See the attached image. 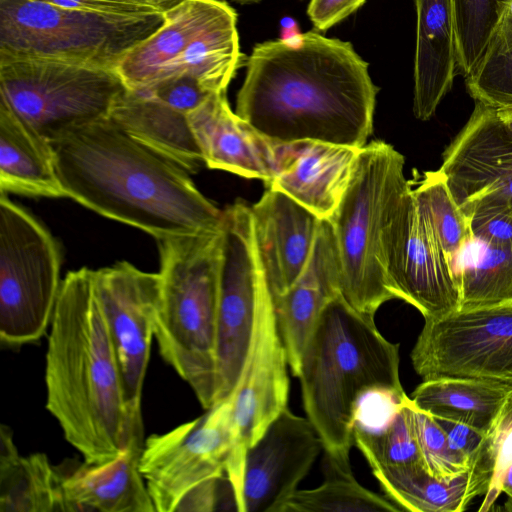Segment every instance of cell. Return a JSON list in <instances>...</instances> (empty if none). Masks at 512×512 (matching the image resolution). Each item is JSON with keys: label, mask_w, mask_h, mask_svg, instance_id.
I'll return each mask as SVG.
<instances>
[{"label": "cell", "mask_w": 512, "mask_h": 512, "mask_svg": "<svg viewBox=\"0 0 512 512\" xmlns=\"http://www.w3.org/2000/svg\"><path fill=\"white\" fill-rule=\"evenodd\" d=\"M245 66L236 113L266 138L366 145L379 87L351 42L317 31L296 43L268 40Z\"/></svg>", "instance_id": "6da1fadb"}, {"label": "cell", "mask_w": 512, "mask_h": 512, "mask_svg": "<svg viewBox=\"0 0 512 512\" xmlns=\"http://www.w3.org/2000/svg\"><path fill=\"white\" fill-rule=\"evenodd\" d=\"M68 197L156 240L216 231L220 211L183 167L139 143L109 118L52 142Z\"/></svg>", "instance_id": "7a4b0ae2"}, {"label": "cell", "mask_w": 512, "mask_h": 512, "mask_svg": "<svg viewBox=\"0 0 512 512\" xmlns=\"http://www.w3.org/2000/svg\"><path fill=\"white\" fill-rule=\"evenodd\" d=\"M93 270L67 273L51 319L45 365L46 408L89 464L119 456L144 431L129 409L92 282Z\"/></svg>", "instance_id": "3957f363"}, {"label": "cell", "mask_w": 512, "mask_h": 512, "mask_svg": "<svg viewBox=\"0 0 512 512\" xmlns=\"http://www.w3.org/2000/svg\"><path fill=\"white\" fill-rule=\"evenodd\" d=\"M297 377L306 416L324 451L347 459L363 395L371 390L406 395L399 375V345L380 333L374 317L356 311L341 294L323 308Z\"/></svg>", "instance_id": "277c9868"}, {"label": "cell", "mask_w": 512, "mask_h": 512, "mask_svg": "<svg viewBox=\"0 0 512 512\" xmlns=\"http://www.w3.org/2000/svg\"><path fill=\"white\" fill-rule=\"evenodd\" d=\"M223 224V223H222ZM160 300L154 337L162 358L206 410L216 403L222 227L157 240Z\"/></svg>", "instance_id": "5b68a950"}, {"label": "cell", "mask_w": 512, "mask_h": 512, "mask_svg": "<svg viewBox=\"0 0 512 512\" xmlns=\"http://www.w3.org/2000/svg\"><path fill=\"white\" fill-rule=\"evenodd\" d=\"M404 156L376 140L359 151L341 202L327 219L339 269L340 294L356 311L374 317L396 299L385 269L384 244L395 210L411 187Z\"/></svg>", "instance_id": "8992f818"}, {"label": "cell", "mask_w": 512, "mask_h": 512, "mask_svg": "<svg viewBox=\"0 0 512 512\" xmlns=\"http://www.w3.org/2000/svg\"><path fill=\"white\" fill-rule=\"evenodd\" d=\"M165 22L161 12L111 15L36 0H0V52L116 70L130 50Z\"/></svg>", "instance_id": "52a82bcc"}, {"label": "cell", "mask_w": 512, "mask_h": 512, "mask_svg": "<svg viewBox=\"0 0 512 512\" xmlns=\"http://www.w3.org/2000/svg\"><path fill=\"white\" fill-rule=\"evenodd\" d=\"M127 89L115 69L0 52V98L51 143L108 118Z\"/></svg>", "instance_id": "ba28073f"}, {"label": "cell", "mask_w": 512, "mask_h": 512, "mask_svg": "<svg viewBox=\"0 0 512 512\" xmlns=\"http://www.w3.org/2000/svg\"><path fill=\"white\" fill-rule=\"evenodd\" d=\"M61 251L28 211L0 197V340L10 348L38 341L50 327L61 282Z\"/></svg>", "instance_id": "9c48e42d"}, {"label": "cell", "mask_w": 512, "mask_h": 512, "mask_svg": "<svg viewBox=\"0 0 512 512\" xmlns=\"http://www.w3.org/2000/svg\"><path fill=\"white\" fill-rule=\"evenodd\" d=\"M268 292L251 208L237 202L223 211L216 403L231 395L240 380L253 341L258 308Z\"/></svg>", "instance_id": "30bf717a"}, {"label": "cell", "mask_w": 512, "mask_h": 512, "mask_svg": "<svg viewBox=\"0 0 512 512\" xmlns=\"http://www.w3.org/2000/svg\"><path fill=\"white\" fill-rule=\"evenodd\" d=\"M232 447V394L174 429L149 436L140 471L156 512H176L203 483L226 475Z\"/></svg>", "instance_id": "8fae6325"}, {"label": "cell", "mask_w": 512, "mask_h": 512, "mask_svg": "<svg viewBox=\"0 0 512 512\" xmlns=\"http://www.w3.org/2000/svg\"><path fill=\"white\" fill-rule=\"evenodd\" d=\"M411 360L423 380L464 377L512 385V305L425 319Z\"/></svg>", "instance_id": "7c38bea8"}, {"label": "cell", "mask_w": 512, "mask_h": 512, "mask_svg": "<svg viewBox=\"0 0 512 512\" xmlns=\"http://www.w3.org/2000/svg\"><path fill=\"white\" fill-rule=\"evenodd\" d=\"M288 360L278 332L273 298L268 292L256 317L249 355L232 392V447L226 466L236 510L241 512L243 469L247 450L287 407Z\"/></svg>", "instance_id": "4fadbf2b"}, {"label": "cell", "mask_w": 512, "mask_h": 512, "mask_svg": "<svg viewBox=\"0 0 512 512\" xmlns=\"http://www.w3.org/2000/svg\"><path fill=\"white\" fill-rule=\"evenodd\" d=\"M92 282L115 350L125 400L131 412L141 414L160 300V275L123 261L93 270Z\"/></svg>", "instance_id": "5bb4252c"}, {"label": "cell", "mask_w": 512, "mask_h": 512, "mask_svg": "<svg viewBox=\"0 0 512 512\" xmlns=\"http://www.w3.org/2000/svg\"><path fill=\"white\" fill-rule=\"evenodd\" d=\"M385 269L396 299L415 307L424 319L459 310L460 293L450 263L421 213L410 187L388 226Z\"/></svg>", "instance_id": "9a60e30c"}, {"label": "cell", "mask_w": 512, "mask_h": 512, "mask_svg": "<svg viewBox=\"0 0 512 512\" xmlns=\"http://www.w3.org/2000/svg\"><path fill=\"white\" fill-rule=\"evenodd\" d=\"M442 156L439 170L467 218L481 209L512 211V133L493 107L475 102Z\"/></svg>", "instance_id": "2e32d148"}, {"label": "cell", "mask_w": 512, "mask_h": 512, "mask_svg": "<svg viewBox=\"0 0 512 512\" xmlns=\"http://www.w3.org/2000/svg\"><path fill=\"white\" fill-rule=\"evenodd\" d=\"M324 450L307 417L286 407L246 452L241 512H274Z\"/></svg>", "instance_id": "e0dca14e"}, {"label": "cell", "mask_w": 512, "mask_h": 512, "mask_svg": "<svg viewBox=\"0 0 512 512\" xmlns=\"http://www.w3.org/2000/svg\"><path fill=\"white\" fill-rule=\"evenodd\" d=\"M255 240L272 298L304 272L322 219L287 194L268 188L251 207Z\"/></svg>", "instance_id": "ac0fdd59"}, {"label": "cell", "mask_w": 512, "mask_h": 512, "mask_svg": "<svg viewBox=\"0 0 512 512\" xmlns=\"http://www.w3.org/2000/svg\"><path fill=\"white\" fill-rule=\"evenodd\" d=\"M143 433H135L125 450L106 463L66 460L55 465L62 512H154L139 467Z\"/></svg>", "instance_id": "d6986e66"}, {"label": "cell", "mask_w": 512, "mask_h": 512, "mask_svg": "<svg viewBox=\"0 0 512 512\" xmlns=\"http://www.w3.org/2000/svg\"><path fill=\"white\" fill-rule=\"evenodd\" d=\"M360 149L312 140L277 142L276 172L267 187L329 219L349 185Z\"/></svg>", "instance_id": "ffe728a7"}, {"label": "cell", "mask_w": 512, "mask_h": 512, "mask_svg": "<svg viewBox=\"0 0 512 512\" xmlns=\"http://www.w3.org/2000/svg\"><path fill=\"white\" fill-rule=\"evenodd\" d=\"M187 116L206 167L269 185L276 172L277 142L233 112L226 91L213 93Z\"/></svg>", "instance_id": "44dd1931"}, {"label": "cell", "mask_w": 512, "mask_h": 512, "mask_svg": "<svg viewBox=\"0 0 512 512\" xmlns=\"http://www.w3.org/2000/svg\"><path fill=\"white\" fill-rule=\"evenodd\" d=\"M502 444L497 432L490 434L471 468L451 480L433 477L421 464L379 468L372 473L385 495L404 511L461 512L490 489Z\"/></svg>", "instance_id": "7402d4cb"}, {"label": "cell", "mask_w": 512, "mask_h": 512, "mask_svg": "<svg viewBox=\"0 0 512 512\" xmlns=\"http://www.w3.org/2000/svg\"><path fill=\"white\" fill-rule=\"evenodd\" d=\"M338 294L335 244L331 225L323 219L304 272L284 294L273 298L278 332L294 377L298 376L304 348L323 308Z\"/></svg>", "instance_id": "603a6c76"}, {"label": "cell", "mask_w": 512, "mask_h": 512, "mask_svg": "<svg viewBox=\"0 0 512 512\" xmlns=\"http://www.w3.org/2000/svg\"><path fill=\"white\" fill-rule=\"evenodd\" d=\"M416 47L413 112L430 119L452 87L457 69L452 0H415Z\"/></svg>", "instance_id": "cb8c5ba5"}, {"label": "cell", "mask_w": 512, "mask_h": 512, "mask_svg": "<svg viewBox=\"0 0 512 512\" xmlns=\"http://www.w3.org/2000/svg\"><path fill=\"white\" fill-rule=\"evenodd\" d=\"M231 7L224 0H189L165 14L164 25L116 67L126 87L143 92L160 81L187 46Z\"/></svg>", "instance_id": "d4e9b609"}, {"label": "cell", "mask_w": 512, "mask_h": 512, "mask_svg": "<svg viewBox=\"0 0 512 512\" xmlns=\"http://www.w3.org/2000/svg\"><path fill=\"white\" fill-rule=\"evenodd\" d=\"M0 189L30 197H68L51 142L0 98Z\"/></svg>", "instance_id": "484cf974"}, {"label": "cell", "mask_w": 512, "mask_h": 512, "mask_svg": "<svg viewBox=\"0 0 512 512\" xmlns=\"http://www.w3.org/2000/svg\"><path fill=\"white\" fill-rule=\"evenodd\" d=\"M108 118L127 135L189 173L204 164L188 116L145 93L127 89Z\"/></svg>", "instance_id": "4316f807"}, {"label": "cell", "mask_w": 512, "mask_h": 512, "mask_svg": "<svg viewBox=\"0 0 512 512\" xmlns=\"http://www.w3.org/2000/svg\"><path fill=\"white\" fill-rule=\"evenodd\" d=\"M415 406L435 417L472 426L484 435L493 433L512 402V385L464 377L423 380L412 392Z\"/></svg>", "instance_id": "83f0119b"}, {"label": "cell", "mask_w": 512, "mask_h": 512, "mask_svg": "<svg viewBox=\"0 0 512 512\" xmlns=\"http://www.w3.org/2000/svg\"><path fill=\"white\" fill-rule=\"evenodd\" d=\"M62 512L59 477L43 453L19 454L10 427L0 428V512Z\"/></svg>", "instance_id": "f1b7e54d"}, {"label": "cell", "mask_w": 512, "mask_h": 512, "mask_svg": "<svg viewBox=\"0 0 512 512\" xmlns=\"http://www.w3.org/2000/svg\"><path fill=\"white\" fill-rule=\"evenodd\" d=\"M246 59L240 51L237 13L231 7L187 46L162 79L187 73L211 93L227 91Z\"/></svg>", "instance_id": "f546056e"}, {"label": "cell", "mask_w": 512, "mask_h": 512, "mask_svg": "<svg viewBox=\"0 0 512 512\" xmlns=\"http://www.w3.org/2000/svg\"><path fill=\"white\" fill-rule=\"evenodd\" d=\"M324 481L314 489H297L274 512H401L389 497L363 487L350 461L324 451Z\"/></svg>", "instance_id": "4dcf8cb0"}, {"label": "cell", "mask_w": 512, "mask_h": 512, "mask_svg": "<svg viewBox=\"0 0 512 512\" xmlns=\"http://www.w3.org/2000/svg\"><path fill=\"white\" fill-rule=\"evenodd\" d=\"M456 274L458 311L512 305V247L478 242Z\"/></svg>", "instance_id": "1f68e13d"}, {"label": "cell", "mask_w": 512, "mask_h": 512, "mask_svg": "<svg viewBox=\"0 0 512 512\" xmlns=\"http://www.w3.org/2000/svg\"><path fill=\"white\" fill-rule=\"evenodd\" d=\"M412 192L456 278L466 250L474 240L469 219L456 203L439 169L426 171Z\"/></svg>", "instance_id": "d6a6232c"}, {"label": "cell", "mask_w": 512, "mask_h": 512, "mask_svg": "<svg viewBox=\"0 0 512 512\" xmlns=\"http://www.w3.org/2000/svg\"><path fill=\"white\" fill-rule=\"evenodd\" d=\"M465 80L475 102L493 108L512 105V34L495 29Z\"/></svg>", "instance_id": "836d02e7"}, {"label": "cell", "mask_w": 512, "mask_h": 512, "mask_svg": "<svg viewBox=\"0 0 512 512\" xmlns=\"http://www.w3.org/2000/svg\"><path fill=\"white\" fill-rule=\"evenodd\" d=\"M509 0H452L457 69L466 77L477 65Z\"/></svg>", "instance_id": "e575fe53"}, {"label": "cell", "mask_w": 512, "mask_h": 512, "mask_svg": "<svg viewBox=\"0 0 512 512\" xmlns=\"http://www.w3.org/2000/svg\"><path fill=\"white\" fill-rule=\"evenodd\" d=\"M405 398L400 409L380 430L354 428V445L362 452L371 470L391 466L422 465Z\"/></svg>", "instance_id": "d590c367"}, {"label": "cell", "mask_w": 512, "mask_h": 512, "mask_svg": "<svg viewBox=\"0 0 512 512\" xmlns=\"http://www.w3.org/2000/svg\"><path fill=\"white\" fill-rule=\"evenodd\" d=\"M405 406L417 441L422 466L433 477L451 480L468 471L473 462L454 451L436 419L405 398Z\"/></svg>", "instance_id": "8d00e7d4"}, {"label": "cell", "mask_w": 512, "mask_h": 512, "mask_svg": "<svg viewBox=\"0 0 512 512\" xmlns=\"http://www.w3.org/2000/svg\"><path fill=\"white\" fill-rule=\"evenodd\" d=\"M142 93L186 115L200 107L213 94L187 73L166 77Z\"/></svg>", "instance_id": "74e56055"}, {"label": "cell", "mask_w": 512, "mask_h": 512, "mask_svg": "<svg viewBox=\"0 0 512 512\" xmlns=\"http://www.w3.org/2000/svg\"><path fill=\"white\" fill-rule=\"evenodd\" d=\"M476 241L512 247V211L506 209H481L469 217Z\"/></svg>", "instance_id": "f35d334b"}, {"label": "cell", "mask_w": 512, "mask_h": 512, "mask_svg": "<svg viewBox=\"0 0 512 512\" xmlns=\"http://www.w3.org/2000/svg\"><path fill=\"white\" fill-rule=\"evenodd\" d=\"M61 8L125 16L154 14L155 10L146 0H36Z\"/></svg>", "instance_id": "ab89813d"}, {"label": "cell", "mask_w": 512, "mask_h": 512, "mask_svg": "<svg viewBox=\"0 0 512 512\" xmlns=\"http://www.w3.org/2000/svg\"><path fill=\"white\" fill-rule=\"evenodd\" d=\"M433 417L443 429L450 447L473 462L487 443L490 435H484L472 426L462 422Z\"/></svg>", "instance_id": "60d3db41"}, {"label": "cell", "mask_w": 512, "mask_h": 512, "mask_svg": "<svg viewBox=\"0 0 512 512\" xmlns=\"http://www.w3.org/2000/svg\"><path fill=\"white\" fill-rule=\"evenodd\" d=\"M367 0H310L307 14L318 31H326L357 11Z\"/></svg>", "instance_id": "b9f144b4"}, {"label": "cell", "mask_w": 512, "mask_h": 512, "mask_svg": "<svg viewBox=\"0 0 512 512\" xmlns=\"http://www.w3.org/2000/svg\"><path fill=\"white\" fill-rule=\"evenodd\" d=\"M501 492L508 496L504 510L512 511V430L503 443L496 474L490 489L486 493L487 496L481 510H488L489 506Z\"/></svg>", "instance_id": "7bdbcfd3"}, {"label": "cell", "mask_w": 512, "mask_h": 512, "mask_svg": "<svg viewBox=\"0 0 512 512\" xmlns=\"http://www.w3.org/2000/svg\"><path fill=\"white\" fill-rule=\"evenodd\" d=\"M225 477L226 475L200 485L180 503L176 512H210L216 510L219 502V486Z\"/></svg>", "instance_id": "ee69618b"}, {"label": "cell", "mask_w": 512, "mask_h": 512, "mask_svg": "<svg viewBox=\"0 0 512 512\" xmlns=\"http://www.w3.org/2000/svg\"><path fill=\"white\" fill-rule=\"evenodd\" d=\"M303 33L300 32L297 23L289 17H285L281 20V38L280 40L287 43L298 42Z\"/></svg>", "instance_id": "f6af8a7d"}, {"label": "cell", "mask_w": 512, "mask_h": 512, "mask_svg": "<svg viewBox=\"0 0 512 512\" xmlns=\"http://www.w3.org/2000/svg\"><path fill=\"white\" fill-rule=\"evenodd\" d=\"M155 10L163 14L176 9L189 0H146Z\"/></svg>", "instance_id": "bcb514c9"}, {"label": "cell", "mask_w": 512, "mask_h": 512, "mask_svg": "<svg viewBox=\"0 0 512 512\" xmlns=\"http://www.w3.org/2000/svg\"><path fill=\"white\" fill-rule=\"evenodd\" d=\"M495 29L512 34V0H509Z\"/></svg>", "instance_id": "7dc6e473"}, {"label": "cell", "mask_w": 512, "mask_h": 512, "mask_svg": "<svg viewBox=\"0 0 512 512\" xmlns=\"http://www.w3.org/2000/svg\"><path fill=\"white\" fill-rule=\"evenodd\" d=\"M499 121L512 133V105L494 108Z\"/></svg>", "instance_id": "c3c4849f"}, {"label": "cell", "mask_w": 512, "mask_h": 512, "mask_svg": "<svg viewBox=\"0 0 512 512\" xmlns=\"http://www.w3.org/2000/svg\"><path fill=\"white\" fill-rule=\"evenodd\" d=\"M234 2L241 4V5H248V4H255L259 3L262 0H233Z\"/></svg>", "instance_id": "681fc988"}]
</instances>
